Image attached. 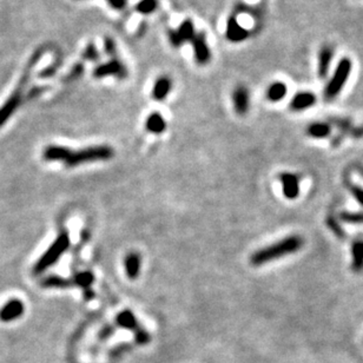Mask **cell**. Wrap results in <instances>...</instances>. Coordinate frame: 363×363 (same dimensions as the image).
I'll return each instance as SVG.
<instances>
[{"mask_svg": "<svg viewBox=\"0 0 363 363\" xmlns=\"http://www.w3.org/2000/svg\"><path fill=\"white\" fill-rule=\"evenodd\" d=\"M172 89V80L168 76H161L155 81L154 89H152V97L155 100L163 101L168 97Z\"/></svg>", "mask_w": 363, "mask_h": 363, "instance_id": "15", "label": "cell"}, {"mask_svg": "<svg viewBox=\"0 0 363 363\" xmlns=\"http://www.w3.org/2000/svg\"><path fill=\"white\" fill-rule=\"evenodd\" d=\"M225 37L230 43H242L250 37V31L243 27L237 20L236 15H231L226 22Z\"/></svg>", "mask_w": 363, "mask_h": 363, "instance_id": "9", "label": "cell"}, {"mask_svg": "<svg viewBox=\"0 0 363 363\" xmlns=\"http://www.w3.org/2000/svg\"><path fill=\"white\" fill-rule=\"evenodd\" d=\"M351 192L359 204L363 205V189L357 188V186H351Z\"/></svg>", "mask_w": 363, "mask_h": 363, "instance_id": "32", "label": "cell"}, {"mask_svg": "<svg viewBox=\"0 0 363 363\" xmlns=\"http://www.w3.org/2000/svg\"><path fill=\"white\" fill-rule=\"evenodd\" d=\"M280 179L282 183L283 195L288 199H295L300 195V182H298L297 176L284 172L280 176Z\"/></svg>", "mask_w": 363, "mask_h": 363, "instance_id": "13", "label": "cell"}, {"mask_svg": "<svg viewBox=\"0 0 363 363\" xmlns=\"http://www.w3.org/2000/svg\"><path fill=\"white\" fill-rule=\"evenodd\" d=\"M113 331H114V328L112 327V325H106V327H104L99 331V335H98V337H99L100 340H107L108 337L112 336Z\"/></svg>", "mask_w": 363, "mask_h": 363, "instance_id": "31", "label": "cell"}, {"mask_svg": "<svg viewBox=\"0 0 363 363\" xmlns=\"http://www.w3.org/2000/svg\"><path fill=\"white\" fill-rule=\"evenodd\" d=\"M352 63L349 58H343L337 64L336 69L334 71L331 79L329 80L324 90L325 100H332L337 97V94L343 89L347 83L349 76L351 73Z\"/></svg>", "mask_w": 363, "mask_h": 363, "instance_id": "5", "label": "cell"}, {"mask_svg": "<svg viewBox=\"0 0 363 363\" xmlns=\"http://www.w3.org/2000/svg\"><path fill=\"white\" fill-rule=\"evenodd\" d=\"M43 53H44L43 50L38 49L32 54V57L30 58V62L27 64L25 71H24L23 76L20 77L18 85H17L11 96L8 98V100H6L5 103L3 104V106L0 107V128H2L3 125H4L6 122L13 116V113L18 110L20 104H22V101L24 99V92H25V87L27 84H29L30 79H31L33 67L37 65V63H38L39 59L42 58Z\"/></svg>", "mask_w": 363, "mask_h": 363, "instance_id": "1", "label": "cell"}, {"mask_svg": "<svg viewBox=\"0 0 363 363\" xmlns=\"http://www.w3.org/2000/svg\"><path fill=\"white\" fill-rule=\"evenodd\" d=\"M288 87L282 81H275L271 85L268 87L267 90V98L268 100L273 101V103H277V101L282 100L284 97L287 96Z\"/></svg>", "mask_w": 363, "mask_h": 363, "instance_id": "19", "label": "cell"}, {"mask_svg": "<svg viewBox=\"0 0 363 363\" xmlns=\"http://www.w3.org/2000/svg\"><path fill=\"white\" fill-rule=\"evenodd\" d=\"M70 246V237L66 232H62L58 236L54 242L52 243L49 249H47L44 255L38 260L36 263L35 268H33V274L40 275L44 271H46L49 268H51L53 264L58 262L60 257L64 255V253L67 250Z\"/></svg>", "mask_w": 363, "mask_h": 363, "instance_id": "4", "label": "cell"}, {"mask_svg": "<svg viewBox=\"0 0 363 363\" xmlns=\"http://www.w3.org/2000/svg\"><path fill=\"white\" fill-rule=\"evenodd\" d=\"M106 2L111 9L117 10V11H122L128 5V0H106Z\"/></svg>", "mask_w": 363, "mask_h": 363, "instance_id": "30", "label": "cell"}, {"mask_svg": "<svg viewBox=\"0 0 363 363\" xmlns=\"http://www.w3.org/2000/svg\"><path fill=\"white\" fill-rule=\"evenodd\" d=\"M193 56L198 65H206L211 59V51L208 45V40L204 32H196L191 42Z\"/></svg>", "mask_w": 363, "mask_h": 363, "instance_id": "8", "label": "cell"}, {"mask_svg": "<svg viewBox=\"0 0 363 363\" xmlns=\"http://www.w3.org/2000/svg\"><path fill=\"white\" fill-rule=\"evenodd\" d=\"M145 128L151 134L159 135L165 131L166 129V122L161 113L154 112L148 117L147 122H145Z\"/></svg>", "mask_w": 363, "mask_h": 363, "instance_id": "18", "label": "cell"}, {"mask_svg": "<svg viewBox=\"0 0 363 363\" xmlns=\"http://www.w3.org/2000/svg\"><path fill=\"white\" fill-rule=\"evenodd\" d=\"M141 256L137 253H130L125 257V273L130 280H136L138 277L139 273H141Z\"/></svg>", "mask_w": 363, "mask_h": 363, "instance_id": "17", "label": "cell"}, {"mask_svg": "<svg viewBox=\"0 0 363 363\" xmlns=\"http://www.w3.org/2000/svg\"><path fill=\"white\" fill-rule=\"evenodd\" d=\"M341 218L345 223L363 224V212H342Z\"/></svg>", "mask_w": 363, "mask_h": 363, "instance_id": "26", "label": "cell"}, {"mask_svg": "<svg viewBox=\"0 0 363 363\" xmlns=\"http://www.w3.org/2000/svg\"><path fill=\"white\" fill-rule=\"evenodd\" d=\"M158 8V0H141L136 5V11L141 15L148 16L154 13Z\"/></svg>", "mask_w": 363, "mask_h": 363, "instance_id": "24", "label": "cell"}, {"mask_svg": "<svg viewBox=\"0 0 363 363\" xmlns=\"http://www.w3.org/2000/svg\"><path fill=\"white\" fill-rule=\"evenodd\" d=\"M196 35L195 25L191 19H185L177 30L168 32L169 42L174 47H181L184 43H190Z\"/></svg>", "mask_w": 363, "mask_h": 363, "instance_id": "6", "label": "cell"}, {"mask_svg": "<svg viewBox=\"0 0 363 363\" xmlns=\"http://www.w3.org/2000/svg\"><path fill=\"white\" fill-rule=\"evenodd\" d=\"M104 50L105 53H106L107 56H110L111 58L117 57L116 42H114L112 38H110V37H106V38L104 39Z\"/></svg>", "mask_w": 363, "mask_h": 363, "instance_id": "27", "label": "cell"}, {"mask_svg": "<svg viewBox=\"0 0 363 363\" xmlns=\"http://www.w3.org/2000/svg\"><path fill=\"white\" fill-rule=\"evenodd\" d=\"M25 307L20 300L13 298L4 304V307L0 309V321L3 322H12L19 318L24 314Z\"/></svg>", "mask_w": 363, "mask_h": 363, "instance_id": "11", "label": "cell"}, {"mask_svg": "<svg viewBox=\"0 0 363 363\" xmlns=\"http://www.w3.org/2000/svg\"><path fill=\"white\" fill-rule=\"evenodd\" d=\"M232 104L235 112L239 116L248 113L250 107V92L248 87L238 85L235 87L232 92Z\"/></svg>", "mask_w": 363, "mask_h": 363, "instance_id": "10", "label": "cell"}, {"mask_svg": "<svg viewBox=\"0 0 363 363\" xmlns=\"http://www.w3.org/2000/svg\"><path fill=\"white\" fill-rule=\"evenodd\" d=\"M110 76L117 77L119 78V79H124V78H127L128 76L127 66H125L124 63L118 59L117 57L111 58L107 63L100 64V65H98L93 71V77L98 78V79Z\"/></svg>", "mask_w": 363, "mask_h": 363, "instance_id": "7", "label": "cell"}, {"mask_svg": "<svg viewBox=\"0 0 363 363\" xmlns=\"http://www.w3.org/2000/svg\"><path fill=\"white\" fill-rule=\"evenodd\" d=\"M43 288H53V289H66V288H70L72 286V282L67 278H64L62 276H56V275H52V276H47L43 278L42 282Z\"/></svg>", "mask_w": 363, "mask_h": 363, "instance_id": "20", "label": "cell"}, {"mask_svg": "<svg viewBox=\"0 0 363 363\" xmlns=\"http://www.w3.org/2000/svg\"><path fill=\"white\" fill-rule=\"evenodd\" d=\"M83 58L90 60V62H94V60L99 59V54H98V51L96 47H94L92 44L86 46L85 51L83 52Z\"/></svg>", "mask_w": 363, "mask_h": 363, "instance_id": "29", "label": "cell"}, {"mask_svg": "<svg viewBox=\"0 0 363 363\" xmlns=\"http://www.w3.org/2000/svg\"><path fill=\"white\" fill-rule=\"evenodd\" d=\"M93 275L89 273V271H84V273L78 274L77 276L74 277V284H77L78 287L81 288H89L91 284L93 283Z\"/></svg>", "mask_w": 363, "mask_h": 363, "instance_id": "25", "label": "cell"}, {"mask_svg": "<svg viewBox=\"0 0 363 363\" xmlns=\"http://www.w3.org/2000/svg\"><path fill=\"white\" fill-rule=\"evenodd\" d=\"M113 150L107 145H98V147H90L81 149L79 151H71L69 157L65 162L67 168L85 164V163L96 161H106L112 158Z\"/></svg>", "mask_w": 363, "mask_h": 363, "instance_id": "3", "label": "cell"}, {"mask_svg": "<svg viewBox=\"0 0 363 363\" xmlns=\"http://www.w3.org/2000/svg\"><path fill=\"white\" fill-rule=\"evenodd\" d=\"M135 340L138 344L145 345L150 342L151 337H150V334H149L147 330H143V329H136Z\"/></svg>", "mask_w": 363, "mask_h": 363, "instance_id": "28", "label": "cell"}, {"mask_svg": "<svg viewBox=\"0 0 363 363\" xmlns=\"http://www.w3.org/2000/svg\"><path fill=\"white\" fill-rule=\"evenodd\" d=\"M303 239L300 236H288L286 238L281 239L280 242L271 244L269 247L262 248L256 251L251 256V263L253 266H263V264L273 262L281 257L290 255V254L297 253L303 246Z\"/></svg>", "mask_w": 363, "mask_h": 363, "instance_id": "2", "label": "cell"}, {"mask_svg": "<svg viewBox=\"0 0 363 363\" xmlns=\"http://www.w3.org/2000/svg\"><path fill=\"white\" fill-rule=\"evenodd\" d=\"M352 269L361 271L363 269V239H357L352 243Z\"/></svg>", "mask_w": 363, "mask_h": 363, "instance_id": "21", "label": "cell"}, {"mask_svg": "<svg viewBox=\"0 0 363 363\" xmlns=\"http://www.w3.org/2000/svg\"><path fill=\"white\" fill-rule=\"evenodd\" d=\"M317 98L314 93L308 92V91H304V92H298L295 94L293 99L290 101V108L295 112H300V111H304L307 108L314 106L316 104Z\"/></svg>", "mask_w": 363, "mask_h": 363, "instance_id": "14", "label": "cell"}, {"mask_svg": "<svg viewBox=\"0 0 363 363\" xmlns=\"http://www.w3.org/2000/svg\"><path fill=\"white\" fill-rule=\"evenodd\" d=\"M71 150L60 145H50L44 150L43 157L47 162H65Z\"/></svg>", "mask_w": 363, "mask_h": 363, "instance_id": "16", "label": "cell"}, {"mask_svg": "<svg viewBox=\"0 0 363 363\" xmlns=\"http://www.w3.org/2000/svg\"><path fill=\"white\" fill-rule=\"evenodd\" d=\"M334 47L331 45H323L320 49L317 58V73L321 79H324L328 76L330 64L334 59Z\"/></svg>", "mask_w": 363, "mask_h": 363, "instance_id": "12", "label": "cell"}, {"mask_svg": "<svg viewBox=\"0 0 363 363\" xmlns=\"http://www.w3.org/2000/svg\"><path fill=\"white\" fill-rule=\"evenodd\" d=\"M116 321L119 327L128 329V330H136V329H138V322L136 320L135 315L129 310L122 311V313L118 314Z\"/></svg>", "mask_w": 363, "mask_h": 363, "instance_id": "22", "label": "cell"}, {"mask_svg": "<svg viewBox=\"0 0 363 363\" xmlns=\"http://www.w3.org/2000/svg\"><path fill=\"white\" fill-rule=\"evenodd\" d=\"M307 132L308 135L313 138H325L330 134V127L325 123L317 122V123L310 124L309 127H308Z\"/></svg>", "mask_w": 363, "mask_h": 363, "instance_id": "23", "label": "cell"}, {"mask_svg": "<svg viewBox=\"0 0 363 363\" xmlns=\"http://www.w3.org/2000/svg\"><path fill=\"white\" fill-rule=\"evenodd\" d=\"M39 89H40V87H33V89L30 91L27 96H29L30 98H36L37 96H39L40 92L43 91V90H39ZM30 98H29V99H30Z\"/></svg>", "mask_w": 363, "mask_h": 363, "instance_id": "33", "label": "cell"}]
</instances>
